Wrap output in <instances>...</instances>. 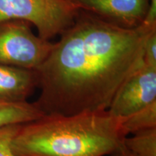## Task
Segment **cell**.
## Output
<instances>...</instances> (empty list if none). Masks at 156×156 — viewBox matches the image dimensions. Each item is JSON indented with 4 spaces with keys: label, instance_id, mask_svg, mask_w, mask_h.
<instances>
[{
    "label": "cell",
    "instance_id": "1",
    "mask_svg": "<svg viewBox=\"0 0 156 156\" xmlns=\"http://www.w3.org/2000/svg\"><path fill=\"white\" fill-rule=\"evenodd\" d=\"M156 26L124 28L80 9L75 22L36 69L45 114L107 110L127 78L143 64L144 48Z\"/></svg>",
    "mask_w": 156,
    "mask_h": 156
},
{
    "label": "cell",
    "instance_id": "2",
    "mask_svg": "<svg viewBox=\"0 0 156 156\" xmlns=\"http://www.w3.org/2000/svg\"><path fill=\"white\" fill-rule=\"evenodd\" d=\"M123 121L108 110L46 114L20 124L10 146L17 156H108L129 136Z\"/></svg>",
    "mask_w": 156,
    "mask_h": 156
},
{
    "label": "cell",
    "instance_id": "3",
    "mask_svg": "<svg viewBox=\"0 0 156 156\" xmlns=\"http://www.w3.org/2000/svg\"><path fill=\"white\" fill-rule=\"evenodd\" d=\"M79 10L68 0H0V22L26 21L36 27L41 38L48 41L69 28Z\"/></svg>",
    "mask_w": 156,
    "mask_h": 156
},
{
    "label": "cell",
    "instance_id": "4",
    "mask_svg": "<svg viewBox=\"0 0 156 156\" xmlns=\"http://www.w3.org/2000/svg\"><path fill=\"white\" fill-rule=\"evenodd\" d=\"M53 44L36 36L26 21L0 22V64L36 70L47 58Z\"/></svg>",
    "mask_w": 156,
    "mask_h": 156
},
{
    "label": "cell",
    "instance_id": "5",
    "mask_svg": "<svg viewBox=\"0 0 156 156\" xmlns=\"http://www.w3.org/2000/svg\"><path fill=\"white\" fill-rule=\"evenodd\" d=\"M156 101V68L143 64L122 84L107 110L127 117Z\"/></svg>",
    "mask_w": 156,
    "mask_h": 156
},
{
    "label": "cell",
    "instance_id": "6",
    "mask_svg": "<svg viewBox=\"0 0 156 156\" xmlns=\"http://www.w3.org/2000/svg\"><path fill=\"white\" fill-rule=\"evenodd\" d=\"M111 24L134 28L143 24L150 0H68Z\"/></svg>",
    "mask_w": 156,
    "mask_h": 156
},
{
    "label": "cell",
    "instance_id": "7",
    "mask_svg": "<svg viewBox=\"0 0 156 156\" xmlns=\"http://www.w3.org/2000/svg\"><path fill=\"white\" fill-rule=\"evenodd\" d=\"M38 87L36 70L0 64V103L28 101Z\"/></svg>",
    "mask_w": 156,
    "mask_h": 156
},
{
    "label": "cell",
    "instance_id": "8",
    "mask_svg": "<svg viewBox=\"0 0 156 156\" xmlns=\"http://www.w3.org/2000/svg\"><path fill=\"white\" fill-rule=\"evenodd\" d=\"M44 114L36 102L0 103V128L32 122Z\"/></svg>",
    "mask_w": 156,
    "mask_h": 156
},
{
    "label": "cell",
    "instance_id": "9",
    "mask_svg": "<svg viewBox=\"0 0 156 156\" xmlns=\"http://www.w3.org/2000/svg\"><path fill=\"white\" fill-rule=\"evenodd\" d=\"M123 124L129 135L156 128V101L124 117Z\"/></svg>",
    "mask_w": 156,
    "mask_h": 156
},
{
    "label": "cell",
    "instance_id": "10",
    "mask_svg": "<svg viewBox=\"0 0 156 156\" xmlns=\"http://www.w3.org/2000/svg\"><path fill=\"white\" fill-rule=\"evenodd\" d=\"M124 144L137 156H156V128L127 136Z\"/></svg>",
    "mask_w": 156,
    "mask_h": 156
},
{
    "label": "cell",
    "instance_id": "11",
    "mask_svg": "<svg viewBox=\"0 0 156 156\" xmlns=\"http://www.w3.org/2000/svg\"><path fill=\"white\" fill-rule=\"evenodd\" d=\"M20 125L12 124L0 128V156H17L12 151L10 145Z\"/></svg>",
    "mask_w": 156,
    "mask_h": 156
},
{
    "label": "cell",
    "instance_id": "12",
    "mask_svg": "<svg viewBox=\"0 0 156 156\" xmlns=\"http://www.w3.org/2000/svg\"><path fill=\"white\" fill-rule=\"evenodd\" d=\"M143 63L156 68V30L150 34L146 41L144 48Z\"/></svg>",
    "mask_w": 156,
    "mask_h": 156
},
{
    "label": "cell",
    "instance_id": "13",
    "mask_svg": "<svg viewBox=\"0 0 156 156\" xmlns=\"http://www.w3.org/2000/svg\"><path fill=\"white\" fill-rule=\"evenodd\" d=\"M143 24L148 26H156V0H150L147 14Z\"/></svg>",
    "mask_w": 156,
    "mask_h": 156
},
{
    "label": "cell",
    "instance_id": "14",
    "mask_svg": "<svg viewBox=\"0 0 156 156\" xmlns=\"http://www.w3.org/2000/svg\"><path fill=\"white\" fill-rule=\"evenodd\" d=\"M108 156H137V155H136L135 154L132 153L130 150H129L128 148L126 147L125 144H124V145L122 147H121L119 151H117L116 152H115V153L111 154V155H109Z\"/></svg>",
    "mask_w": 156,
    "mask_h": 156
}]
</instances>
